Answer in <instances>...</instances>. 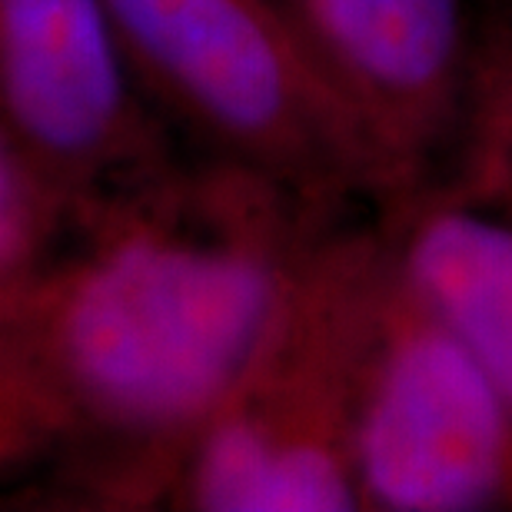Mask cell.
I'll return each mask as SVG.
<instances>
[{
  "label": "cell",
  "instance_id": "obj_7",
  "mask_svg": "<svg viewBox=\"0 0 512 512\" xmlns=\"http://www.w3.org/2000/svg\"><path fill=\"white\" fill-rule=\"evenodd\" d=\"M376 220L399 283L512 409V173L473 133L453 167L383 203Z\"/></svg>",
  "mask_w": 512,
  "mask_h": 512
},
{
  "label": "cell",
  "instance_id": "obj_5",
  "mask_svg": "<svg viewBox=\"0 0 512 512\" xmlns=\"http://www.w3.org/2000/svg\"><path fill=\"white\" fill-rule=\"evenodd\" d=\"M353 469L363 512L512 509V409L396 270L363 376Z\"/></svg>",
  "mask_w": 512,
  "mask_h": 512
},
{
  "label": "cell",
  "instance_id": "obj_4",
  "mask_svg": "<svg viewBox=\"0 0 512 512\" xmlns=\"http://www.w3.org/2000/svg\"><path fill=\"white\" fill-rule=\"evenodd\" d=\"M280 4L370 147L383 203L453 167L512 50V0Z\"/></svg>",
  "mask_w": 512,
  "mask_h": 512
},
{
  "label": "cell",
  "instance_id": "obj_8",
  "mask_svg": "<svg viewBox=\"0 0 512 512\" xmlns=\"http://www.w3.org/2000/svg\"><path fill=\"white\" fill-rule=\"evenodd\" d=\"M476 137L496 153L499 163L512 173V54L499 70L493 94H489L483 117H479Z\"/></svg>",
  "mask_w": 512,
  "mask_h": 512
},
{
  "label": "cell",
  "instance_id": "obj_3",
  "mask_svg": "<svg viewBox=\"0 0 512 512\" xmlns=\"http://www.w3.org/2000/svg\"><path fill=\"white\" fill-rule=\"evenodd\" d=\"M143 94L180 147L333 213L380 210L383 177L280 0H110Z\"/></svg>",
  "mask_w": 512,
  "mask_h": 512
},
{
  "label": "cell",
  "instance_id": "obj_2",
  "mask_svg": "<svg viewBox=\"0 0 512 512\" xmlns=\"http://www.w3.org/2000/svg\"><path fill=\"white\" fill-rule=\"evenodd\" d=\"M376 210L316 240L237 389L200 436L170 509H363L353 433L389 286Z\"/></svg>",
  "mask_w": 512,
  "mask_h": 512
},
{
  "label": "cell",
  "instance_id": "obj_6",
  "mask_svg": "<svg viewBox=\"0 0 512 512\" xmlns=\"http://www.w3.org/2000/svg\"><path fill=\"white\" fill-rule=\"evenodd\" d=\"M0 143L77 207L190 157L143 94L110 0H0Z\"/></svg>",
  "mask_w": 512,
  "mask_h": 512
},
{
  "label": "cell",
  "instance_id": "obj_1",
  "mask_svg": "<svg viewBox=\"0 0 512 512\" xmlns=\"http://www.w3.org/2000/svg\"><path fill=\"white\" fill-rule=\"evenodd\" d=\"M343 217L193 153L77 207L57 250L0 293L4 506L170 509L303 260Z\"/></svg>",
  "mask_w": 512,
  "mask_h": 512
}]
</instances>
